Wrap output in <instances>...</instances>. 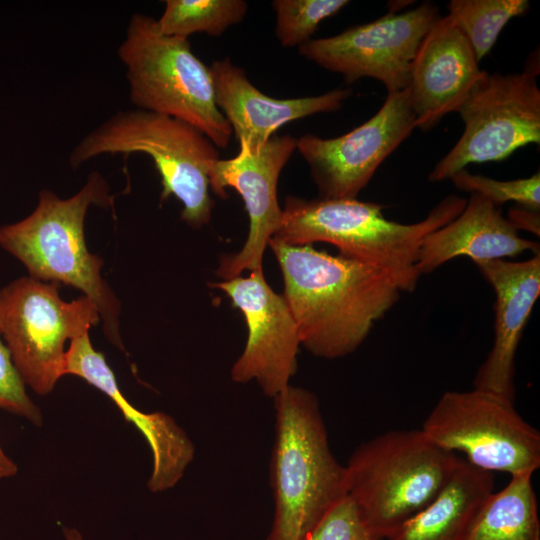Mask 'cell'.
<instances>
[{
	"label": "cell",
	"mask_w": 540,
	"mask_h": 540,
	"mask_svg": "<svg viewBox=\"0 0 540 540\" xmlns=\"http://www.w3.org/2000/svg\"><path fill=\"white\" fill-rule=\"evenodd\" d=\"M144 153L161 178V201L171 195L183 205L181 220L200 228L211 218L209 169L217 147L201 131L179 119L140 109L120 110L73 148V168L104 154Z\"/></svg>",
	"instance_id": "obj_6"
},
{
	"label": "cell",
	"mask_w": 540,
	"mask_h": 540,
	"mask_svg": "<svg viewBox=\"0 0 540 540\" xmlns=\"http://www.w3.org/2000/svg\"><path fill=\"white\" fill-rule=\"evenodd\" d=\"M63 532L66 540H85L76 529L64 528Z\"/></svg>",
	"instance_id": "obj_30"
},
{
	"label": "cell",
	"mask_w": 540,
	"mask_h": 540,
	"mask_svg": "<svg viewBox=\"0 0 540 540\" xmlns=\"http://www.w3.org/2000/svg\"><path fill=\"white\" fill-rule=\"evenodd\" d=\"M99 320L91 299L83 295L66 302L55 282L26 276L0 289V335L25 385L40 395L64 375L65 342Z\"/></svg>",
	"instance_id": "obj_8"
},
{
	"label": "cell",
	"mask_w": 540,
	"mask_h": 540,
	"mask_svg": "<svg viewBox=\"0 0 540 540\" xmlns=\"http://www.w3.org/2000/svg\"><path fill=\"white\" fill-rule=\"evenodd\" d=\"M114 205V195L98 172L68 199L42 189L34 211L0 226V247L17 258L29 276L81 290L98 307L109 341L124 350L119 330L120 302L101 276L103 260L88 251L84 222L88 208Z\"/></svg>",
	"instance_id": "obj_3"
},
{
	"label": "cell",
	"mask_w": 540,
	"mask_h": 540,
	"mask_svg": "<svg viewBox=\"0 0 540 540\" xmlns=\"http://www.w3.org/2000/svg\"><path fill=\"white\" fill-rule=\"evenodd\" d=\"M67 374L84 379L106 394L143 434L153 456L148 489L163 492L174 487L194 458L192 441L171 416L142 412L125 398L104 355L92 346L88 332L70 340L64 365Z\"/></svg>",
	"instance_id": "obj_17"
},
{
	"label": "cell",
	"mask_w": 540,
	"mask_h": 540,
	"mask_svg": "<svg viewBox=\"0 0 540 540\" xmlns=\"http://www.w3.org/2000/svg\"><path fill=\"white\" fill-rule=\"evenodd\" d=\"M117 53L136 109L184 121L227 147L232 128L216 104L210 69L188 39L164 35L156 19L135 13Z\"/></svg>",
	"instance_id": "obj_7"
},
{
	"label": "cell",
	"mask_w": 540,
	"mask_h": 540,
	"mask_svg": "<svg viewBox=\"0 0 540 540\" xmlns=\"http://www.w3.org/2000/svg\"><path fill=\"white\" fill-rule=\"evenodd\" d=\"M247 9L243 0H166L156 22L159 31L167 36L188 39L202 32L218 37L230 26L240 23Z\"/></svg>",
	"instance_id": "obj_22"
},
{
	"label": "cell",
	"mask_w": 540,
	"mask_h": 540,
	"mask_svg": "<svg viewBox=\"0 0 540 540\" xmlns=\"http://www.w3.org/2000/svg\"><path fill=\"white\" fill-rule=\"evenodd\" d=\"M17 470L16 464L6 455L0 445V479L14 476Z\"/></svg>",
	"instance_id": "obj_29"
},
{
	"label": "cell",
	"mask_w": 540,
	"mask_h": 540,
	"mask_svg": "<svg viewBox=\"0 0 540 540\" xmlns=\"http://www.w3.org/2000/svg\"><path fill=\"white\" fill-rule=\"evenodd\" d=\"M448 15L465 36L480 62L513 17L529 10L527 0H451Z\"/></svg>",
	"instance_id": "obj_23"
},
{
	"label": "cell",
	"mask_w": 540,
	"mask_h": 540,
	"mask_svg": "<svg viewBox=\"0 0 540 540\" xmlns=\"http://www.w3.org/2000/svg\"><path fill=\"white\" fill-rule=\"evenodd\" d=\"M494 474L459 458L449 481L421 512L386 540H467Z\"/></svg>",
	"instance_id": "obj_20"
},
{
	"label": "cell",
	"mask_w": 540,
	"mask_h": 540,
	"mask_svg": "<svg viewBox=\"0 0 540 540\" xmlns=\"http://www.w3.org/2000/svg\"><path fill=\"white\" fill-rule=\"evenodd\" d=\"M301 540H383L367 522L354 500L340 498Z\"/></svg>",
	"instance_id": "obj_26"
},
{
	"label": "cell",
	"mask_w": 540,
	"mask_h": 540,
	"mask_svg": "<svg viewBox=\"0 0 540 540\" xmlns=\"http://www.w3.org/2000/svg\"><path fill=\"white\" fill-rule=\"evenodd\" d=\"M508 216V220L517 230L524 229L539 236V211L527 208H511Z\"/></svg>",
	"instance_id": "obj_28"
},
{
	"label": "cell",
	"mask_w": 540,
	"mask_h": 540,
	"mask_svg": "<svg viewBox=\"0 0 540 540\" xmlns=\"http://www.w3.org/2000/svg\"><path fill=\"white\" fill-rule=\"evenodd\" d=\"M536 66L521 73L483 74L458 110L464 130L435 165L429 181L440 182L468 164L502 161L540 143V89Z\"/></svg>",
	"instance_id": "obj_10"
},
{
	"label": "cell",
	"mask_w": 540,
	"mask_h": 540,
	"mask_svg": "<svg viewBox=\"0 0 540 540\" xmlns=\"http://www.w3.org/2000/svg\"><path fill=\"white\" fill-rule=\"evenodd\" d=\"M280 266L285 298L300 342L317 357L354 352L375 322L398 301L401 290L382 269L311 245L270 239Z\"/></svg>",
	"instance_id": "obj_1"
},
{
	"label": "cell",
	"mask_w": 540,
	"mask_h": 540,
	"mask_svg": "<svg viewBox=\"0 0 540 540\" xmlns=\"http://www.w3.org/2000/svg\"><path fill=\"white\" fill-rule=\"evenodd\" d=\"M467 200L445 197L417 223L387 219L383 205L356 198L302 199L287 196L278 231L271 238L288 245L326 242L339 255L382 269L401 291H413L421 276L417 268L424 238L457 217Z\"/></svg>",
	"instance_id": "obj_2"
},
{
	"label": "cell",
	"mask_w": 540,
	"mask_h": 540,
	"mask_svg": "<svg viewBox=\"0 0 540 540\" xmlns=\"http://www.w3.org/2000/svg\"><path fill=\"white\" fill-rule=\"evenodd\" d=\"M215 100L238 143L259 151L274 133L293 120L341 108L352 90L334 89L318 96L277 99L265 95L230 59L215 60L209 67Z\"/></svg>",
	"instance_id": "obj_18"
},
{
	"label": "cell",
	"mask_w": 540,
	"mask_h": 540,
	"mask_svg": "<svg viewBox=\"0 0 540 540\" xmlns=\"http://www.w3.org/2000/svg\"><path fill=\"white\" fill-rule=\"evenodd\" d=\"M273 401L270 483L274 519L266 540H301L347 494L345 466L330 449L312 392L288 385Z\"/></svg>",
	"instance_id": "obj_4"
},
{
	"label": "cell",
	"mask_w": 540,
	"mask_h": 540,
	"mask_svg": "<svg viewBox=\"0 0 540 540\" xmlns=\"http://www.w3.org/2000/svg\"><path fill=\"white\" fill-rule=\"evenodd\" d=\"M473 49L449 15L440 17L419 45L408 93L416 127L429 130L458 112L483 74Z\"/></svg>",
	"instance_id": "obj_15"
},
{
	"label": "cell",
	"mask_w": 540,
	"mask_h": 540,
	"mask_svg": "<svg viewBox=\"0 0 540 540\" xmlns=\"http://www.w3.org/2000/svg\"><path fill=\"white\" fill-rule=\"evenodd\" d=\"M0 408L41 425L42 414L26 392L11 354L0 335Z\"/></svg>",
	"instance_id": "obj_27"
},
{
	"label": "cell",
	"mask_w": 540,
	"mask_h": 540,
	"mask_svg": "<svg viewBox=\"0 0 540 540\" xmlns=\"http://www.w3.org/2000/svg\"><path fill=\"white\" fill-rule=\"evenodd\" d=\"M470 194L457 217L424 238L417 260L420 274L430 273L459 256L476 263L516 257L524 251L539 254V244L521 238L499 206L479 194Z\"/></svg>",
	"instance_id": "obj_19"
},
{
	"label": "cell",
	"mask_w": 540,
	"mask_h": 540,
	"mask_svg": "<svg viewBox=\"0 0 540 540\" xmlns=\"http://www.w3.org/2000/svg\"><path fill=\"white\" fill-rule=\"evenodd\" d=\"M349 4L347 0H275V34L283 47H295L311 39L319 24Z\"/></svg>",
	"instance_id": "obj_24"
},
{
	"label": "cell",
	"mask_w": 540,
	"mask_h": 540,
	"mask_svg": "<svg viewBox=\"0 0 540 540\" xmlns=\"http://www.w3.org/2000/svg\"><path fill=\"white\" fill-rule=\"evenodd\" d=\"M530 472L511 475L509 483L482 504L467 540H540V520Z\"/></svg>",
	"instance_id": "obj_21"
},
{
	"label": "cell",
	"mask_w": 540,
	"mask_h": 540,
	"mask_svg": "<svg viewBox=\"0 0 540 540\" xmlns=\"http://www.w3.org/2000/svg\"><path fill=\"white\" fill-rule=\"evenodd\" d=\"M290 135L273 136L257 152L239 143L238 154L217 159L209 169V183L220 198H227V187L242 197L249 217V232L244 246L235 254L222 256L217 275L224 280L240 276L244 270L263 268V255L278 231L282 208L277 200L278 179L296 149Z\"/></svg>",
	"instance_id": "obj_14"
},
{
	"label": "cell",
	"mask_w": 540,
	"mask_h": 540,
	"mask_svg": "<svg viewBox=\"0 0 540 540\" xmlns=\"http://www.w3.org/2000/svg\"><path fill=\"white\" fill-rule=\"evenodd\" d=\"M440 18L425 2L415 9L386 15L340 34L310 39L298 47L301 56L340 74L347 84L368 77L389 92L409 86L411 68L420 43Z\"/></svg>",
	"instance_id": "obj_11"
},
{
	"label": "cell",
	"mask_w": 540,
	"mask_h": 540,
	"mask_svg": "<svg viewBox=\"0 0 540 540\" xmlns=\"http://www.w3.org/2000/svg\"><path fill=\"white\" fill-rule=\"evenodd\" d=\"M459 190L479 194L496 206L513 201L524 208L539 211L540 208V173L528 178L498 181L482 175H474L466 169L450 177Z\"/></svg>",
	"instance_id": "obj_25"
},
{
	"label": "cell",
	"mask_w": 540,
	"mask_h": 540,
	"mask_svg": "<svg viewBox=\"0 0 540 540\" xmlns=\"http://www.w3.org/2000/svg\"><path fill=\"white\" fill-rule=\"evenodd\" d=\"M460 457L419 430H393L358 446L345 466L347 494L383 540L428 506Z\"/></svg>",
	"instance_id": "obj_5"
},
{
	"label": "cell",
	"mask_w": 540,
	"mask_h": 540,
	"mask_svg": "<svg viewBox=\"0 0 540 540\" xmlns=\"http://www.w3.org/2000/svg\"><path fill=\"white\" fill-rule=\"evenodd\" d=\"M211 286L226 293L247 325L246 344L232 366L231 379L236 383L255 381L273 399L290 385L301 345L285 298L268 285L263 268L250 271L248 277L240 275Z\"/></svg>",
	"instance_id": "obj_13"
},
{
	"label": "cell",
	"mask_w": 540,
	"mask_h": 540,
	"mask_svg": "<svg viewBox=\"0 0 540 540\" xmlns=\"http://www.w3.org/2000/svg\"><path fill=\"white\" fill-rule=\"evenodd\" d=\"M421 430L439 447L464 453L471 465L492 473H534L540 466L539 432L514 401L489 391L445 392Z\"/></svg>",
	"instance_id": "obj_9"
},
{
	"label": "cell",
	"mask_w": 540,
	"mask_h": 540,
	"mask_svg": "<svg viewBox=\"0 0 540 540\" xmlns=\"http://www.w3.org/2000/svg\"><path fill=\"white\" fill-rule=\"evenodd\" d=\"M475 264L493 287L496 300L493 346L473 385L514 401L515 354L540 295V254L520 262L497 259Z\"/></svg>",
	"instance_id": "obj_16"
},
{
	"label": "cell",
	"mask_w": 540,
	"mask_h": 540,
	"mask_svg": "<svg viewBox=\"0 0 540 540\" xmlns=\"http://www.w3.org/2000/svg\"><path fill=\"white\" fill-rule=\"evenodd\" d=\"M416 128L408 89L389 92L368 121L336 138L305 134L296 149L307 162L321 198H356L381 163Z\"/></svg>",
	"instance_id": "obj_12"
}]
</instances>
